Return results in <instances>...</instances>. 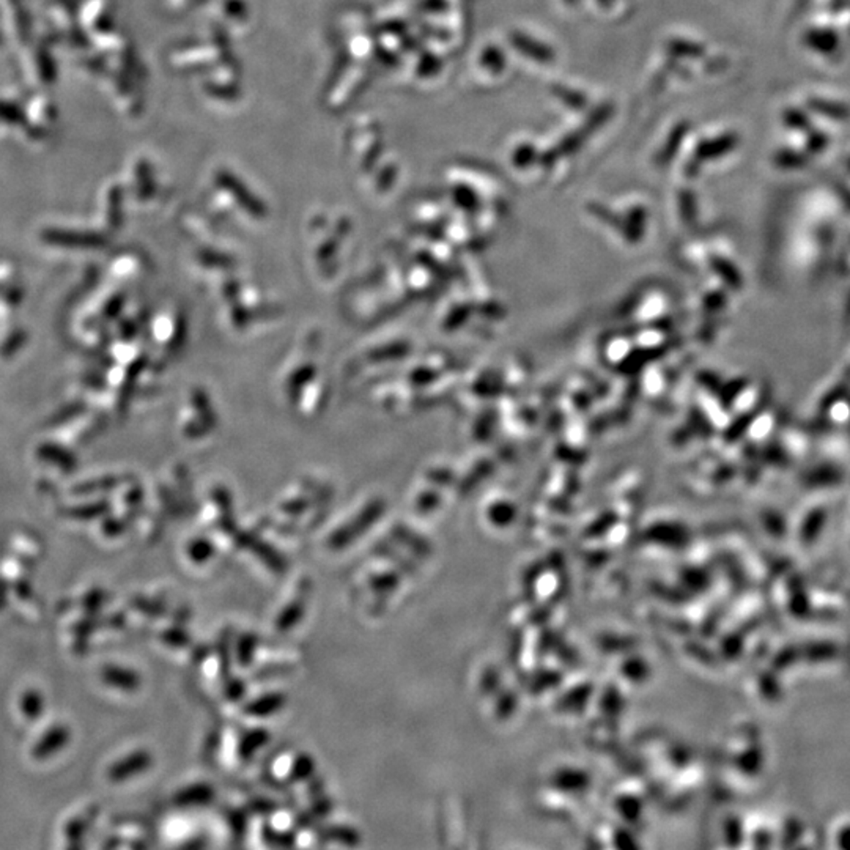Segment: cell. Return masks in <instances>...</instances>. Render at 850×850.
Wrapping results in <instances>:
<instances>
[{"label": "cell", "mask_w": 850, "mask_h": 850, "mask_svg": "<svg viewBox=\"0 0 850 850\" xmlns=\"http://www.w3.org/2000/svg\"><path fill=\"white\" fill-rule=\"evenodd\" d=\"M263 838L270 842L273 846H293L295 842V834L293 833H280V831H274L270 829H265L263 830Z\"/></svg>", "instance_id": "17"}, {"label": "cell", "mask_w": 850, "mask_h": 850, "mask_svg": "<svg viewBox=\"0 0 850 850\" xmlns=\"http://www.w3.org/2000/svg\"><path fill=\"white\" fill-rule=\"evenodd\" d=\"M227 693H229V696H230V698H234L235 701H236L238 698H241V695H243V693H244V685H243V682H240V681H234L232 683L229 685V690H227Z\"/></svg>", "instance_id": "20"}, {"label": "cell", "mask_w": 850, "mask_h": 850, "mask_svg": "<svg viewBox=\"0 0 850 850\" xmlns=\"http://www.w3.org/2000/svg\"><path fill=\"white\" fill-rule=\"evenodd\" d=\"M136 605H137L140 609H144V611H142V613H145V614H148V616L159 617V616H162V614H164V613H162V608H161L159 605H156V603L147 602V600H142V602H136Z\"/></svg>", "instance_id": "19"}, {"label": "cell", "mask_w": 850, "mask_h": 850, "mask_svg": "<svg viewBox=\"0 0 850 850\" xmlns=\"http://www.w3.org/2000/svg\"><path fill=\"white\" fill-rule=\"evenodd\" d=\"M803 44L816 54L834 56L839 51L841 41L838 32L830 27H809L803 33Z\"/></svg>", "instance_id": "1"}, {"label": "cell", "mask_w": 850, "mask_h": 850, "mask_svg": "<svg viewBox=\"0 0 850 850\" xmlns=\"http://www.w3.org/2000/svg\"><path fill=\"white\" fill-rule=\"evenodd\" d=\"M775 162H777L780 167L797 169L802 167L804 164V154L790 150V148H782V150H780L777 156H775Z\"/></svg>", "instance_id": "12"}, {"label": "cell", "mask_w": 850, "mask_h": 850, "mask_svg": "<svg viewBox=\"0 0 850 850\" xmlns=\"http://www.w3.org/2000/svg\"><path fill=\"white\" fill-rule=\"evenodd\" d=\"M327 836H330V839L342 842V844H355L356 842L355 831L347 829V827H334V829L327 831Z\"/></svg>", "instance_id": "18"}, {"label": "cell", "mask_w": 850, "mask_h": 850, "mask_svg": "<svg viewBox=\"0 0 850 850\" xmlns=\"http://www.w3.org/2000/svg\"><path fill=\"white\" fill-rule=\"evenodd\" d=\"M270 740V734L265 729H252L243 737L240 742V756L241 759H251L256 751L260 750Z\"/></svg>", "instance_id": "7"}, {"label": "cell", "mask_w": 850, "mask_h": 850, "mask_svg": "<svg viewBox=\"0 0 850 850\" xmlns=\"http://www.w3.org/2000/svg\"><path fill=\"white\" fill-rule=\"evenodd\" d=\"M739 144V137L735 136V134H725V136H720L713 140H708L705 147H704V154L707 158H710V156H721V154H726L729 152H733L734 148Z\"/></svg>", "instance_id": "9"}, {"label": "cell", "mask_w": 850, "mask_h": 850, "mask_svg": "<svg viewBox=\"0 0 850 850\" xmlns=\"http://www.w3.org/2000/svg\"><path fill=\"white\" fill-rule=\"evenodd\" d=\"M303 614H304V602L303 600L292 602L278 617V624H276L278 625V630L288 631L290 629H293L295 625L301 621Z\"/></svg>", "instance_id": "8"}, {"label": "cell", "mask_w": 850, "mask_h": 850, "mask_svg": "<svg viewBox=\"0 0 850 850\" xmlns=\"http://www.w3.org/2000/svg\"><path fill=\"white\" fill-rule=\"evenodd\" d=\"M213 545L210 542H205V540H199V542H194L191 548H189V556L192 559V562L196 564H204L206 562V559H210L213 555Z\"/></svg>", "instance_id": "14"}, {"label": "cell", "mask_w": 850, "mask_h": 850, "mask_svg": "<svg viewBox=\"0 0 850 850\" xmlns=\"http://www.w3.org/2000/svg\"><path fill=\"white\" fill-rule=\"evenodd\" d=\"M153 765V756L148 751H136L117 762L110 769V778L114 781H125L136 775L147 772Z\"/></svg>", "instance_id": "2"}, {"label": "cell", "mask_w": 850, "mask_h": 850, "mask_svg": "<svg viewBox=\"0 0 850 850\" xmlns=\"http://www.w3.org/2000/svg\"><path fill=\"white\" fill-rule=\"evenodd\" d=\"M285 705V696L282 693H266L244 707V713L252 715V717H270V715L279 712Z\"/></svg>", "instance_id": "4"}, {"label": "cell", "mask_w": 850, "mask_h": 850, "mask_svg": "<svg viewBox=\"0 0 850 850\" xmlns=\"http://www.w3.org/2000/svg\"><path fill=\"white\" fill-rule=\"evenodd\" d=\"M849 169H850V159H849Z\"/></svg>", "instance_id": "21"}, {"label": "cell", "mask_w": 850, "mask_h": 850, "mask_svg": "<svg viewBox=\"0 0 850 850\" xmlns=\"http://www.w3.org/2000/svg\"><path fill=\"white\" fill-rule=\"evenodd\" d=\"M314 759L308 755H300L295 759L292 769H290V778L293 781H303L314 773Z\"/></svg>", "instance_id": "11"}, {"label": "cell", "mask_w": 850, "mask_h": 850, "mask_svg": "<svg viewBox=\"0 0 850 850\" xmlns=\"http://www.w3.org/2000/svg\"><path fill=\"white\" fill-rule=\"evenodd\" d=\"M104 677L114 687L125 691H136L142 682L137 673L125 668H107L104 671Z\"/></svg>", "instance_id": "6"}, {"label": "cell", "mask_w": 850, "mask_h": 850, "mask_svg": "<svg viewBox=\"0 0 850 850\" xmlns=\"http://www.w3.org/2000/svg\"><path fill=\"white\" fill-rule=\"evenodd\" d=\"M161 639L164 641V643H167L170 646H177V647H184L189 644L188 633H184L183 630H178V629H169L166 631H162Z\"/></svg>", "instance_id": "16"}, {"label": "cell", "mask_w": 850, "mask_h": 850, "mask_svg": "<svg viewBox=\"0 0 850 850\" xmlns=\"http://www.w3.org/2000/svg\"><path fill=\"white\" fill-rule=\"evenodd\" d=\"M807 104H808L809 110L816 112L817 115L831 118V120H834V122H849V118H850V107L847 106V104L841 103V101L812 96V98L808 100Z\"/></svg>", "instance_id": "3"}, {"label": "cell", "mask_w": 850, "mask_h": 850, "mask_svg": "<svg viewBox=\"0 0 850 850\" xmlns=\"http://www.w3.org/2000/svg\"><path fill=\"white\" fill-rule=\"evenodd\" d=\"M214 790L208 785H194L180 790L175 795V803L180 807H200L213 800Z\"/></svg>", "instance_id": "5"}, {"label": "cell", "mask_w": 850, "mask_h": 850, "mask_svg": "<svg viewBox=\"0 0 850 850\" xmlns=\"http://www.w3.org/2000/svg\"><path fill=\"white\" fill-rule=\"evenodd\" d=\"M782 125H785L789 130L802 131V132H807L811 128L809 117L807 112L795 109V107H789L782 112Z\"/></svg>", "instance_id": "10"}, {"label": "cell", "mask_w": 850, "mask_h": 850, "mask_svg": "<svg viewBox=\"0 0 850 850\" xmlns=\"http://www.w3.org/2000/svg\"><path fill=\"white\" fill-rule=\"evenodd\" d=\"M256 647H257V638L256 636L246 635L240 641V644H238V660H240V665L241 666L251 665V661L253 659V654H256Z\"/></svg>", "instance_id": "13"}, {"label": "cell", "mask_w": 850, "mask_h": 850, "mask_svg": "<svg viewBox=\"0 0 850 850\" xmlns=\"http://www.w3.org/2000/svg\"><path fill=\"white\" fill-rule=\"evenodd\" d=\"M827 145H829V136L825 132L811 128L807 131V147L812 153L822 152Z\"/></svg>", "instance_id": "15"}]
</instances>
